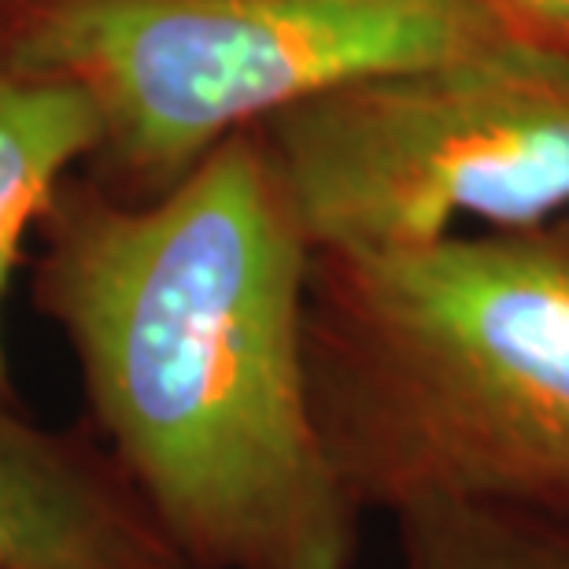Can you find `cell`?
<instances>
[{"instance_id":"6da1fadb","label":"cell","mask_w":569,"mask_h":569,"mask_svg":"<svg viewBox=\"0 0 569 569\" xmlns=\"http://www.w3.org/2000/svg\"><path fill=\"white\" fill-rule=\"evenodd\" d=\"M303 241L256 130L144 208H63L41 300L111 455L192 569H348L359 510L315 422Z\"/></svg>"},{"instance_id":"7a4b0ae2","label":"cell","mask_w":569,"mask_h":569,"mask_svg":"<svg viewBox=\"0 0 569 569\" xmlns=\"http://www.w3.org/2000/svg\"><path fill=\"white\" fill-rule=\"evenodd\" d=\"M315 422L356 510L569 518V211L389 252H315Z\"/></svg>"},{"instance_id":"3957f363","label":"cell","mask_w":569,"mask_h":569,"mask_svg":"<svg viewBox=\"0 0 569 569\" xmlns=\"http://www.w3.org/2000/svg\"><path fill=\"white\" fill-rule=\"evenodd\" d=\"M311 252H389L569 211V52L510 30L351 78L256 130Z\"/></svg>"},{"instance_id":"277c9868","label":"cell","mask_w":569,"mask_h":569,"mask_svg":"<svg viewBox=\"0 0 569 569\" xmlns=\"http://www.w3.org/2000/svg\"><path fill=\"white\" fill-rule=\"evenodd\" d=\"M510 30L488 0H41L16 60L82 86L163 192L307 97Z\"/></svg>"},{"instance_id":"5b68a950","label":"cell","mask_w":569,"mask_h":569,"mask_svg":"<svg viewBox=\"0 0 569 569\" xmlns=\"http://www.w3.org/2000/svg\"><path fill=\"white\" fill-rule=\"evenodd\" d=\"M0 569H192L116 455L22 422L0 400Z\"/></svg>"},{"instance_id":"8992f818","label":"cell","mask_w":569,"mask_h":569,"mask_svg":"<svg viewBox=\"0 0 569 569\" xmlns=\"http://www.w3.org/2000/svg\"><path fill=\"white\" fill-rule=\"evenodd\" d=\"M104 144V119L82 86L0 60V396L8 392L4 300L22 237L52 208L60 178Z\"/></svg>"},{"instance_id":"52a82bcc","label":"cell","mask_w":569,"mask_h":569,"mask_svg":"<svg viewBox=\"0 0 569 569\" xmlns=\"http://www.w3.org/2000/svg\"><path fill=\"white\" fill-rule=\"evenodd\" d=\"M411 569H569V518L518 503H429L396 518Z\"/></svg>"},{"instance_id":"ba28073f","label":"cell","mask_w":569,"mask_h":569,"mask_svg":"<svg viewBox=\"0 0 569 569\" xmlns=\"http://www.w3.org/2000/svg\"><path fill=\"white\" fill-rule=\"evenodd\" d=\"M526 38L569 52V0H488Z\"/></svg>"},{"instance_id":"9c48e42d","label":"cell","mask_w":569,"mask_h":569,"mask_svg":"<svg viewBox=\"0 0 569 569\" xmlns=\"http://www.w3.org/2000/svg\"><path fill=\"white\" fill-rule=\"evenodd\" d=\"M4 4H8V0H0V8H4Z\"/></svg>"}]
</instances>
